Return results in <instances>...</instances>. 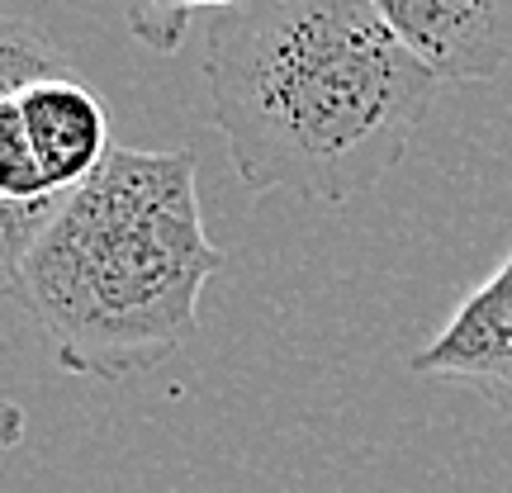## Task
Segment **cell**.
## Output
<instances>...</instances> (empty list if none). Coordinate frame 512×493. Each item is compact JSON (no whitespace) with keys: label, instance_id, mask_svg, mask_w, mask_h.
<instances>
[{"label":"cell","instance_id":"obj_5","mask_svg":"<svg viewBox=\"0 0 512 493\" xmlns=\"http://www.w3.org/2000/svg\"><path fill=\"white\" fill-rule=\"evenodd\" d=\"M437 81H494L512 67V0H370Z\"/></svg>","mask_w":512,"mask_h":493},{"label":"cell","instance_id":"obj_1","mask_svg":"<svg viewBox=\"0 0 512 493\" xmlns=\"http://www.w3.org/2000/svg\"><path fill=\"white\" fill-rule=\"evenodd\" d=\"M204 81L238 181L313 204L380 185L441 91L370 0H256L214 15Z\"/></svg>","mask_w":512,"mask_h":493},{"label":"cell","instance_id":"obj_6","mask_svg":"<svg viewBox=\"0 0 512 493\" xmlns=\"http://www.w3.org/2000/svg\"><path fill=\"white\" fill-rule=\"evenodd\" d=\"M256 0H124V19L128 34L138 38L152 53H176L181 48L190 19L200 10H219V15H233V10H247Z\"/></svg>","mask_w":512,"mask_h":493},{"label":"cell","instance_id":"obj_3","mask_svg":"<svg viewBox=\"0 0 512 493\" xmlns=\"http://www.w3.org/2000/svg\"><path fill=\"white\" fill-rule=\"evenodd\" d=\"M110 110L48 38L5 19L0 38V266L114 152Z\"/></svg>","mask_w":512,"mask_h":493},{"label":"cell","instance_id":"obj_2","mask_svg":"<svg viewBox=\"0 0 512 493\" xmlns=\"http://www.w3.org/2000/svg\"><path fill=\"white\" fill-rule=\"evenodd\" d=\"M219 271L195 157L114 147L0 280L67 375L124 384L200 337L204 285Z\"/></svg>","mask_w":512,"mask_h":493},{"label":"cell","instance_id":"obj_4","mask_svg":"<svg viewBox=\"0 0 512 493\" xmlns=\"http://www.w3.org/2000/svg\"><path fill=\"white\" fill-rule=\"evenodd\" d=\"M418 380H451L512 422V252L413 351Z\"/></svg>","mask_w":512,"mask_h":493}]
</instances>
